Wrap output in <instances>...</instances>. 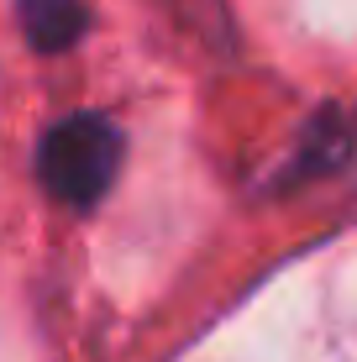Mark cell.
<instances>
[{
	"instance_id": "2",
	"label": "cell",
	"mask_w": 357,
	"mask_h": 362,
	"mask_svg": "<svg viewBox=\"0 0 357 362\" xmlns=\"http://www.w3.org/2000/svg\"><path fill=\"white\" fill-rule=\"evenodd\" d=\"M21 27L42 53H58L84 32V0H21Z\"/></svg>"
},
{
	"instance_id": "1",
	"label": "cell",
	"mask_w": 357,
	"mask_h": 362,
	"mask_svg": "<svg viewBox=\"0 0 357 362\" xmlns=\"http://www.w3.org/2000/svg\"><path fill=\"white\" fill-rule=\"evenodd\" d=\"M121 136L105 116H69L42 142V184L69 205H90L116 173Z\"/></svg>"
}]
</instances>
